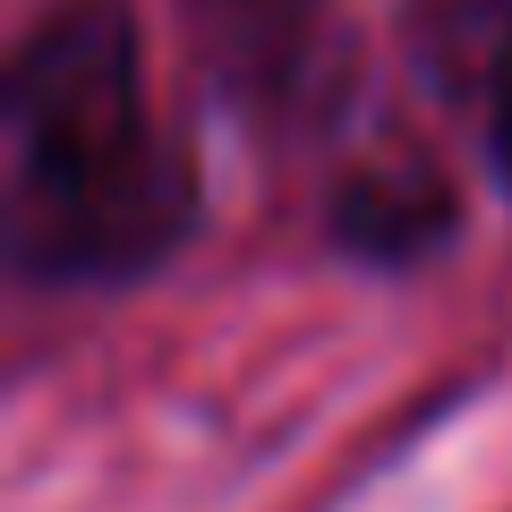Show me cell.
I'll return each mask as SVG.
<instances>
[{
	"mask_svg": "<svg viewBox=\"0 0 512 512\" xmlns=\"http://www.w3.org/2000/svg\"><path fill=\"white\" fill-rule=\"evenodd\" d=\"M146 103H137V26L111 0H77L9 69L0 94V163H9V214L77 197L128 154H146Z\"/></svg>",
	"mask_w": 512,
	"mask_h": 512,
	"instance_id": "obj_1",
	"label": "cell"
},
{
	"mask_svg": "<svg viewBox=\"0 0 512 512\" xmlns=\"http://www.w3.org/2000/svg\"><path fill=\"white\" fill-rule=\"evenodd\" d=\"M188 222H197V171L180 146L154 137L146 154H128L94 188L9 214V239H18V274L35 282H128L163 265L188 239Z\"/></svg>",
	"mask_w": 512,
	"mask_h": 512,
	"instance_id": "obj_2",
	"label": "cell"
},
{
	"mask_svg": "<svg viewBox=\"0 0 512 512\" xmlns=\"http://www.w3.org/2000/svg\"><path fill=\"white\" fill-rule=\"evenodd\" d=\"M461 197L427 154H376V163L342 171L333 188V239L367 265H419V256L453 248Z\"/></svg>",
	"mask_w": 512,
	"mask_h": 512,
	"instance_id": "obj_3",
	"label": "cell"
},
{
	"mask_svg": "<svg viewBox=\"0 0 512 512\" xmlns=\"http://www.w3.org/2000/svg\"><path fill=\"white\" fill-rule=\"evenodd\" d=\"M487 94H495V154H504V171H512V35L487 52Z\"/></svg>",
	"mask_w": 512,
	"mask_h": 512,
	"instance_id": "obj_4",
	"label": "cell"
}]
</instances>
